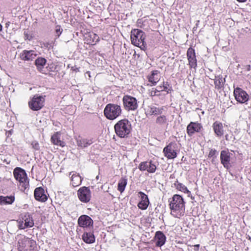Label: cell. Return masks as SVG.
I'll return each instance as SVG.
<instances>
[{"label": "cell", "instance_id": "cell-5", "mask_svg": "<svg viewBox=\"0 0 251 251\" xmlns=\"http://www.w3.org/2000/svg\"><path fill=\"white\" fill-rule=\"evenodd\" d=\"M33 219L28 214H24L21 215L17 221V225L20 229H24L33 226Z\"/></svg>", "mask_w": 251, "mask_h": 251}, {"label": "cell", "instance_id": "cell-21", "mask_svg": "<svg viewBox=\"0 0 251 251\" xmlns=\"http://www.w3.org/2000/svg\"><path fill=\"white\" fill-rule=\"evenodd\" d=\"M37 56V54L33 51H25L21 53L20 58L24 60H33Z\"/></svg>", "mask_w": 251, "mask_h": 251}, {"label": "cell", "instance_id": "cell-28", "mask_svg": "<svg viewBox=\"0 0 251 251\" xmlns=\"http://www.w3.org/2000/svg\"><path fill=\"white\" fill-rule=\"evenodd\" d=\"M127 183V180L125 178H121L118 185V190L121 193H122L125 190V188Z\"/></svg>", "mask_w": 251, "mask_h": 251}, {"label": "cell", "instance_id": "cell-17", "mask_svg": "<svg viewBox=\"0 0 251 251\" xmlns=\"http://www.w3.org/2000/svg\"><path fill=\"white\" fill-rule=\"evenodd\" d=\"M93 220L87 215H82L78 220V224L81 227L87 228L93 225Z\"/></svg>", "mask_w": 251, "mask_h": 251}, {"label": "cell", "instance_id": "cell-13", "mask_svg": "<svg viewBox=\"0 0 251 251\" xmlns=\"http://www.w3.org/2000/svg\"><path fill=\"white\" fill-rule=\"evenodd\" d=\"M139 169L141 171L147 170L150 173H153L156 171V166L152 161H145L140 164Z\"/></svg>", "mask_w": 251, "mask_h": 251}, {"label": "cell", "instance_id": "cell-12", "mask_svg": "<svg viewBox=\"0 0 251 251\" xmlns=\"http://www.w3.org/2000/svg\"><path fill=\"white\" fill-rule=\"evenodd\" d=\"M220 160L225 168L228 169L231 167V154L227 150H223L221 152Z\"/></svg>", "mask_w": 251, "mask_h": 251}, {"label": "cell", "instance_id": "cell-8", "mask_svg": "<svg viewBox=\"0 0 251 251\" xmlns=\"http://www.w3.org/2000/svg\"><path fill=\"white\" fill-rule=\"evenodd\" d=\"M13 175L16 181L21 184H25L27 183V175L24 170L17 167L14 170Z\"/></svg>", "mask_w": 251, "mask_h": 251}, {"label": "cell", "instance_id": "cell-16", "mask_svg": "<svg viewBox=\"0 0 251 251\" xmlns=\"http://www.w3.org/2000/svg\"><path fill=\"white\" fill-rule=\"evenodd\" d=\"M153 241H155L157 246L161 247L166 242V237L162 232L158 231L155 234Z\"/></svg>", "mask_w": 251, "mask_h": 251}, {"label": "cell", "instance_id": "cell-14", "mask_svg": "<svg viewBox=\"0 0 251 251\" xmlns=\"http://www.w3.org/2000/svg\"><path fill=\"white\" fill-rule=\"evenodd\" d=\"M34 198L38 201L45 202L48 200V197L45 193L44 190L42 188H38L35 189L34 192Z\"/></svg>", "mask_w": 251, "mask_h": 251}, {"label": "cell", "instance_id": "cell-22", "mask_svg": "<svg viewBox=\"0 0 251 251\" xmlns=\"http://www.w3.org/2000/svg\"><path fill=\"white\" fill-rule=\"evenodd\" d=\"M51 141L53 144L64 147L65 145L64 142L60 140V134L59 133H57L53 135L51 138Z\"/></svg>", "mask_w": 251, "mask_h": 251}, {"label": "cell", "instance_id": "cell-26", "mask_svg": "<svg viewBox=\"0 0 251 251\" xmlns=\"http://www.w3.org/2000/svg\"><path fill=\"white\" fill-rule=\"evenodd\" d=\"M174 185H175V188H176L178 190V191H182L183 193L188 194L189 196H190V197H192L190 192L184 185H183L181 183H178V182H176Z\"/></svg>", "mask_w": 251, "mask_h": 251}, {"label": "cell", "instance_id": "cell-20", "mask_svg": "<svg viewBox=\"0 0 251 251\" xmlns=\"http://www.w3.org/2000/svg\"><path fill=\"white\" fill-rule=\"evenodd\" d=\"M160 78V73L158 71H153L148 76V80L152 84H155L159 81Z\"/></svg>", "mask_w": 251, "mask_h": 251}, {"label": "cell", "instance_id": "cell-31", "mask_svg": "<svg viewBox=\"0 0 251 251\" xmlns=\"http://www.w3.org/2000/svg\"><path fill=\"white\" fill-rule=\"evenodd\" d=\"M165 118L164 117H159L157 119V122L158 123H160V121H161V123H163L165 122Z\"/></svg>", "mask_w": 251, "mask_h": 251}, {"label": "cell", "instance_id": "cell-3", "mask_svg": "<svg viewBox=\"0 0 251 251\" xmlns=\"http://www.w3.org/2000/svg\"><path fill=\"white\" fill-rule=\"evenodd\" d=\"M131 125L130 122L126 119L122 120L115 125V132L120 138L127 137L131 131Z\"/></svg>", "mask_w": 251, "mask_h": 251}, {"label": "cell", "instance_id": "cell-32", "mask_svg": "<svg viewBox=\"0 0 251 251\" xmlns=\"http://www.w3.org/2000/svg\"><path fill=\"white\" fill-rule=\"evenodd\" d=\"M238 2L244 3L247 1V0H237Z\"/></svg>", "mask_w": 251, "mask_h": 251}, {"label": "cell", "instance_id": "cell-23", "mask_svg": "<svg viewBox=\"0 0 251 251\" xmlns=\"http://www.w3.org/2000/svg\"><path fill=\"white\" fill-rule=\"evenodd\" d=\"M213 128L214 131L215 133H216V135L218 137H221L223 134V126L221 123L219 122H215L213 125Z\"/></svg>", "mask_w": 251, "mask_h": 251}, {"label": "cell", "instance_id": "cell-19", "mask_svg": "<svg viewBox=\"0 0 251 251\" xmlns=\"http://www.w3.org/2000/svg\"><path fill=\"white\" fill-rule=\"evenodd\" d=\"M202 126L199 123H191L187 128V132L189 135L192 136L195 133H198L201 130Z\"/></svg>", "mask_w": 251, "mask_h": 251}, {"label": "cell", "instance_id": "cell-11", "mask_svg": "<svg viewBox=\"0 0 251 251\" xmlns=\"http://www.w3.org/2000/svg\"><path fill=\"white\" fill-rule=\"evenodd\" d=\"M235 99L240 103H244L249 99L248 94L239 88H236L234 90Z\"/></svg>", "mask_w": 251, "mask_h": 251}, {"label": "cell", "instance_id": "cell-25", "mask_svg": "<svg viewBox=\"0 0 251 251\" xmlns=\"http://www.w3.org/2000/svg\"><path fill=\"white\" fill-rule=\"evenodd\" d=\"M224 83H225V81H224V78L221 76H218L215 78L214 84L216 88L218 89L223 88L224 87Z\"/></svg>", "mask_w": 251, "mask_h": 251}, {"label": "cell", "instance_id": "cell-18", "mask_svg": "<svg viewBox=\"0 0 251 251\" xmlns=\"http://www.w3.org/2000/svg\"><path fill=\"white\" fill-rule=\"evenodd\" d=\"M139 196L140 197L141 201L139 202L138 204V207L140 209L142 210H145L149 205V201L148 197L144 193L141 192L138 193Z\"/></svg>", "mask_w": 251, "mask_h": 251}, {"label": "cell", "instance_id": "cell-2", "mask_svg": "<svg viewBox=\"0 0 251 251\" xmlns=\"http://www.w3.org/2000/svg\"><path fill=\"white\" fill-rule=\"evenodd\" d=\"M145 34L141 30L133 29L131 32V39L132 44L144 51H145L147 48L145 41Z\"/></svg>", "mask_w": 251, "mask_h": 251}, {"label": "cell", "instance_id": "cell-4", "mask_svg": "<svg viewBox=\"0 0 251 251\" xmlns=\"http://www.w3.org/2000/svg\"><path fill=\"white\" fill-rule=\"evenodd\" d=\"M121 113L120 107L118 105L108 104L104 110V114L108 119L113 120L119 116Z\"/></svg>", "mask_w": 251, "mask_h": 251}, {"label": "cell", "instance_id": "cell-15", "mask_svg": "<svg viewBox=\"0 0 251 251\" xmlns=\"http://www.w3.org/2000/svg\"><path fill=\"white\" fill-rule=\"evenodd\" d=\"M187 56L190 66L191 68H194L197 66V60L194 50L193 48L191 47L189 48L187 53Z\"/></svg>", "mask_w": 251, "mask_h": 251}, {"label": "cell", "instance_id": "cell-24", "mask_svg": "<svg viewBox=\"0 0 251 251\" xmlns=\"http://www.w3.org/2000/svg\"><path fill=\"white\" fill-rule=\"evenodd\" d=\"M83 241L88 244L94 243L95 240L94 235L90 233H85L83 235Z\"/></svg>", "mask_w": 251, "mask_h": 251}, {"label": "cell", "instance_id": "cell-6", "mask_svg": "<svg viewBox=\"0 0 251 251\" xmlns=\"http://www.w3.org/2000/svg\"><path fill=\"white\" fill-rule=\"evenodd\" d=\"M45 102V98L41 96H37L32 98L28 103V105L31 109L37 111L41 109L43 107Z\"/></svg>", "mask_w": 251, "mask_h": 251}, {"label": "cell", "instance_id": "cell-27", "mask_svg": "<svg viewBox=\"0 0 251 251\" xmlns=\"http://www.w3.org/2000/svg\"><path fill=\"white\" fill-rule=\"evenodd\" d=\"M14 199H15L14 197L13 196L6 197L1 196V203L5 204V205L12 204L14 201Z\"/></svg>", "mask_w": 251, "mask_h": 251}, {"label": "cell", "instance_id": "cell-10", "mask_svg": "<svg viewBox=\"0 0 251 251\" xmlns=\"http://www.w3.org/2000/svg\"><path fill=\"white\" fill-rule=\"evenodd\" d=\"M78 196L80 201L83 203H88L91 198L90 190L87 187H83L78 190Z\"/></svg>", "mask_w": 251, "mask_h": 251}, {"label": "cell", "instance_id": "cell-29", "mask_svg": "<svg viewBox=\"0 0 251 251\" xmlns=\"http://www.w3.org/2000/svg\"><path fill=\"white\" fill-rule=\"evenodd\" d=\"M46 63V60L44 58H38L37 60H35V65L37 66H44Z\"/></svg>", "mask_w": 251, "mask_h": 251}, {"label": "cell", "instance_id": "cell-7", "mask_svg": "<svg viewBox=\"0 0 251 251\" xmlns=\"http://www.w3.org/2000/svg\"><path fill=\"white\" fill-rule=\"evenodd\" d=\"M163 153L168 159H174L178 155V150L175 143L173 142L165 147L163 149Z\"/></svg>", "mask_w": 251, "mask_h": 251}, {"label": "cell", "instance_id": "cell-30", "mask_svg": "<svg viewBox=\"0 0 251 251\" xmlns=\"http://www.w3.org/2000/svg\"><path fill=\"white\" fill-rule=\"evenodd\" d=\"M216 151L214 149H213V150H211L210 151V152H209V155H208V158H213V157L214 156H215L216 155Z\"/></svg>", "mask_w": 251, "mask_h": 251}, {"label": "cell", "instance_id": "cell-9", "mask_svg": "<svg viewBox=\"0 0 251 251\" xmlns=\"http://www.w3.org/2000/svg\"><path fill=\"white\" fill-rule=\"evenodd\" d=\"M123 103L125 108L128 110H133L138 107L137 101L135 98L129 96H125L123 98Z\"/></svg>", "mask_w": 251, "mask_h": 251}, {"label": "cell", "instance_id": "cell-1", "mask_svg": "<svg viewBox=\"0 0 251 251\" xmlns=\"http://www.w3.org/2000/svg\"><path fill=\"white\" fill-rule=\"evenodd\" d=\"M183 198L178 195H175L170 200L169 207L171 214L174 217L180 218L183 215L185 205Z\"/></svg>", "mask_w": 251, "mask_h": 251}]
</instances>
